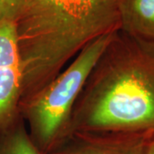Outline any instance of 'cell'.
<instances>
[{
	"mask_svg": "<svg viewBox=\"0 0 154 154\" xmlns=\"http://www.w3.org/2000/svg\"><path fill=\"white\" fill-rule=\"evenodd\" d=\"M77 132H154V41L114 33L74 107Z\"/></svg>",
	"mask_w": 154,
	"mask_h": 154,
	"instance_id": "1",
	"label": "cell"
},
{
	"mask_svg": "<svg viewBox=\"0 0 154 154\" xmlns=\"http://www.w3.org/2000/svg\"><path fill=\"white\" fill-rule=\"evenodd\" d=\"M116 32L89 43L49 84L20 106L30 138L43 154L52 153L69 137L77 99Z\"/></svg>",
	"mask_w": 154,
	"mask_h": 154,
	"instance_id": "2",
	"label": "cell"
},
{
	"mask_svg": "<svg viewBox=\"0 0 154 154\" xmlns=\"http://www.w3.org/2000/svg\"><path fill=\"white\" fill-rule=\"evenodd\" d=\"M67 2L31 0L26 12L16 23L23 73L21 104L53 80L52 59L63 28Z\"/></svg>",
	"mask_w": 154,
	"mask_h": 154,
	"instance_id": "3",
	"label": "cell"
},
{
	"mask_svg": "<svg viewBox=\"0 0 154 154\" xmlns=\"http://www.w3.org/2000/svg\"><path fill=\"white\" fill-rule=\"evenodd\" d=\"M120 0H68L51 72L55 78L94 39L120 30Z\"/></svg>",
	"mask_w": 154,
	"mask_h": 154,
	"instance_id": "4",
	"label": "cell"
},
{
	"mask_svg": "<svg viewBox=\"0 0 154 154\" xmlns=\"http://www.w3.org/2000/svg\"><path fill=\"white\" fill-rule=\"evenodd\" d=\"M23 73L16 24L0 27V133L21 116Z\"/></svg>",
	"mask_w": 154,
	"mask_h": 154,
	"instance_id": "5",
	"label": "cell"
},
{
	"mask_svg": "<svg viewBox=\"0 0 154 154\" xmlns=\"http://www.w3.org/2000/svg\"><path fill=\"white\" fill-rule=\"evenodd\" d=\"M149 134L74 133L51 154H144Z\"/></svg>",
	"mask_w": 154,
	"mask_h": 154,
	"instance_id": "6",
	"label": "cell"
},
{
	"mask_svg": "<svg viewBox=\"0 0 154 154\" xmlns=\"http://www.w3.org/2000/svg\"><path fill=\"white\" fill-rule=\"evenodd\" d=\"M120 30L154 41V0H120Z\"/></svg>",
	"mask_w": 154,
	"mask_h": 154,
	"instance_id": "7",
	"label": "cell"
},
{
	"mask_svg": "<svg viewBox=\"0 0 154 154\" xmlns=\"http://www.w3.org/2000/svg\"><path fill=\"white\" fill-rule=\"evenodd\" d=\"M0 154H43L31 140L22 116L0 133Z\"/></svg>",
	"mask_w": 154,
	"mask_h": 154,
	"instance_id": "8",
	"label": "cell"
},
{
	"mask_svg": "<svg viewBox=\"0 0 154 154\" xmlns=\"http://www.w3.org/2000/svg\"><path fill=\"white\" fill-rule=\"evenodd\" d=\"M31 0H0V27L16 24L26 12Z\"/></svg>",
	"mask_w": 154,
	"mask_h": 154,
	"instance_id": "9",
	"label": "cell"
},
{
	"mask_svg": "<svg viewBox=\"0 0 154 154\" xmlns=\"http://www.w3.org/2000/svg\"><path fill=\"white\" fill-rule=\"evenodd\" d=\"M144 154H154V132L150 133L147 136L144 149Z\"/></svg>",
	"mask_w": 154,
	"mask_h": 154,
	"instance_id": "10",
	"label": "cell"
}]
</instances>
